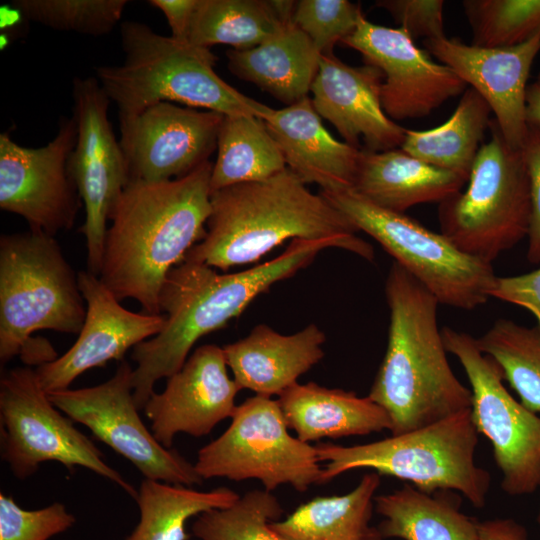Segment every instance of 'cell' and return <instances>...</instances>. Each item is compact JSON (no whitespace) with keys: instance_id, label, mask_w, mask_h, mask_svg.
<instances>
[{"instance_id":"obj_23","label":"cell","mask_w":540,"mask_h":540,"mask_svg":"<svg viewBox=\"0 0 540 540\" xmlns=\"http://www.w3.org/2000/svg\"><path fill=\"white\" fill-rule=\"evenodd\" d=\"M326 336L315 324L284 335L265 324L223 347L227 366L242 389L280 396L324 357Z\"/></svg>"},{"instance_id":"obj_13","label":"cell","mask_w":540,"mask_h":540,"mask_svg":"<svg viewBox=\"0 0 540 540\" xmlns=\"http://www.w3.org/2000/svg\"><path fill=\"white\" fill-rule=\"evenodd\" d=\"M133 368L122 360L114 375L92 387L48 393L74 422L130 461L145 479L192 487L203 479L176 449L165 448L143 423L132 387Z\"/></svg>"},{"instance_id":"obj_6","label":"cell","mask_w":540,"mask_h":540,"mask_svg":"<svg viewBox=\"0 0 540 540\" xmlns=\"http://www.w3.org/2000/svg\"><path fill=\"white\" fill-rule=\"evenodd\" d=\"M78 274L54 236L40 231L0 238V361L20 356L27 365L57 358L37 330L79 334L86 317Z\"/></svg>"},{"instance_id":"obj_12","label":"cell","mask_w":540,"mask_h":540,"mask_svg":"<svg viewBox=\"0 0 540 540\" xmlns=\"http://www.w3.org/2000/svg\"><path fill=\"white\" fill-rule=\"evenodd\" d=\"M441 333L469 380L471 419L491 442L502 490L509 496L534 493L540 487V416L508 392L501 367L479 349L476 338L447 326Z\"/></svg>"},{"instance_id":"obj_20","label":"cell","mask_w":540,"mask_h":540,"mask_svg":"<svg viewBox=\"0 0 540 540\" xmlns=\"http://www.w3.org/2000/svg\"><path fill=\"white\" fill-rule=\"evenodd\" d=\"M423 44L429 54L486 100L507 144L521 150L528 131V78L540 51V32L523 44L507 48L467 45L446 36L423 40Z\"/></svg>"},{"instance_id":"obj_21","label":"cell","mask_w":540,"mask_h":540,"mask_svg":"<svg viewBox=\"0 0 540 540\" xmlns=\"http://www.w3.org/2000/svg\"><path fill=\"white\" fill-rule=\"evenodd\" d=\"M383 75L375 67H354L332 54H322L311 86L312 103L320 117L334 125L344 142L363 150L382 152L400 148L406 129L384 112Z\"/></svg>"},{"instance_id":"obj_36","label":"cell","mask_w":540,"mask_h":540,"mask_svg":"<svg viewBox=\"0 0 540 540\" xmlns=\"http://www.w3.org/2000/svg\"><path fill=\"white\" fill-rule=\"evenodd\" d=\"M127 0H13L28 21L53 30L89 36L110 33L121 20Z\"/></svg>"},{"instance_id":"obj_2","label":"cell","mask_w":540,"mask_h":540,"mask_svg":"<svg viewBox=\"0 0 540 540\" xmlns=\"http://www.w3.org/2000/svg\"><path fill=\"white\" fill-rule=\"evenodd\" d=\"M343 249L339 241L291 240L274 259L234 273L219 274L214 268L184 259L167 275L159 298L165 312L163 329L133 348L134 402L144 409L154 385L182 368L194 344L238 317L259 295L275 283L294 276L326 248Z\"/></svg>"},{"instance_id":"obj_38","label":"cell","mask_w":540,"mask_h":540,"mask_svg":"<svg viewBox=\"0 0 540 540\" xmlns=\"http://www.w3.org/2000/svg\"><path fill=\"white\" fill-rule=\"evenodd\" d=\"M75 516L60 502L26 510L0 493V540H48L70 529Z\"/></svg>"},{"instance_id":"obj_17","label":"cell","mask_w":540,"mask_h":540,"mask_svg":"<svg viewBox=\"0 0 540 540\" xmlns=\"http://www.w3.org/2000/svg\"><path fill=\"white\" fill-rule=\"evenodd\" d=\"M223 118L215 111L160 102L121 122L119 142L130 181L180 178L209 161Z\"/></svg>"},{"instance_id":"obj_1","label":"cell","mask_w":540,"mask_h":540,"mask_svg":"<svg viewBox=\"0 0 540 540\" xmlns=\"http://www.w3.org/2000/svg\"><path fill=\"white\" fill-rule=\"evenodd\" d=\"M211 172L207 161L180 178L129 181L110 217L98 275L119 301L132 298L146 314H161L167 275L205 236Z\"/></svg>"},{"instance_id":"obj_10","label":"cell","mask_w":540,"mask_h":540,"mask_svg":"<svg viewBox=\"0 0 540 540\" xmlns=\"http://www.w3.org/2000/svg\"><path fill=\"white\" fill-rule=\"evenodd\" d=\"M1 458L18 480L54 461L69 472L86 468L115 483L134 500L138 491L113 467L74 421L49 399L35 370L15 367L0 380Z\"/></svg>"},{"instance_id":"obj_25","label":"cell","mask_w":540,"mask_h":540,"mask_svg":"<svg viewBox=\"0 0 540 540\" xmlns=\"http://www.w3.org/2000/svg\"><path fill=\"white\" fill-rule=\"evenodd\" d=\"M278 402L288 428L306 443L391 429V419L380 405L352 391L296 383Z\"/></svg>"},{"instance_id":"obj_44","label":"cell","mask_w":540,"mask_h":540,"mask_svg":"<svg viewBox=\"0 0 540 540\" xmlns=\"http://www.w3.org/2000/svg\"><path fill=\"white\" fill-rule=\"evenodd\" d=\"M526 119L528 124L540 126V71L527 88Z\"/></svg>"},{"instance_id":"obj_16","label":"cell","mask_w":540,"mask_h":540,"mask_svg":"<svg viewBox=\"0 0 540 540\" xmlns=\"http://www.w3.org/2000/svg\"><path fill=\"white\" fill-rule=\"evenodd\" d=\"M342 43L358 51L366 65L381 71V104L391 120L426 117L465 91L466 84L457 74L432 60L403 28L377 25L362 15Z\"/></svg>"},{"instance_id":"obj_39","label":"cell","mask_w":540,"mask_h":540,"mask_svg":"<svg viewBox=\"0 0 540 540\" xmlns=\"http://www.w3.org/2000/svg\"><path fill=\"white\" fill-rule=\"evenodd\" d=\"M375 4L385 9L414 41L445 37L442 0H381Z\"/></svg>"},{"instance_id":"obj_24","label":"cell","mask_w":540,"mask_h":540,"mask_svg":"<svg viewBox=\"0 0 540 540\" xmlns=\"http://www.w3.org/2000/svg\"><path fill=\"white\" fill-rule=\"evenodd\" d=\"M459 175L429 165L401 148L362 149L352 190L381 208L404 213L422 203L442 202L461 191Z\"/></svg>"},{"instance_id":"obj_18","label":"cell","mask_w":540,"mask_h":540,"mask_svg":"<svg viewBox=\"0 0 540 540\" xmlns=\"http://www.w3.org/2000/svg\"><path fill=\"white\" fill-rule=\"evenodd\" d=\"M78 282L87 305L78 338L63 355L35 370L47 393L68 389L91 368L122 360L129 349L156 336L166 321L162 314L125 309L100 278L89 271L78 272Z\"/></svg>"},{"instance_id":"obj_27","label":"cell","mask_w":540,"mask_h":540,"mask_svg":"<svg viewBox=\"0 0 540 540\" xmlns=\"http://www.w3.org/2000/svg\"><path fill=\"white\" fill-rule=\"evenodd\" d=\"M451 490L424 492L404 484L376 495L377 525L382 537L402 540H478V520L460 510L461 499Z\"/></svg>"},{"instance_id":"obj_4","label":"cell","mask_w":540,"mask_h":540,"mask_svg":"<svg viewBox=\"0 0 540 540\" xmlns=\"http://www.w3.org/2000/svg\"><path fill=\"white\" fill-rule=\"evenodd\" d=\"M385 293L390 312L388 342L368 397L388 413L391 435L470 409L472 392L447 359L436 297L395 261Z\"/></svg>"},{"instance_id":"obj_22","label":"cell","mask_w":540,"mask_h":540,"mask_svg":"<svg viewBox=\"0 0 540 540\" xmlns=\"http://www.w3.org/2000/svg\"><path fill=\"white\" fill-rule=\"evenodd\" d=\"M287 167L305 184L323 192L352 189L362 149L336 140L324 127L312 100L306 97L263 119Z\"/></svg>"},{"instance_id":"obj_40","label":"cell","mask_w":540,"mask_h":540,"mask_svg":"<svg viewBox=\"0 0 540 540\" xmlns=\"http://www.w3.org/2000/svg\"><path fill=\"white\" fill-rule=\"evenodd\" d=\"M530 181L531 215L528 231L527 260L540 263V126L528 124L522 147Z\"/></svg>"},{"instance_id":"obj_37","label":"cell","mask_w":540,"mask_h":540,"mask_svg":"<svg viewBox=\"0 0 540 540\" xmlns=\"http://www.w3.org/2000/svg\"><path fill=\"white\" fill-rule=\"evenodd\" d=\"M362 15L360 5L347 0H300L292 22L321 54H332L334 46L355 30Z\"/></svg>"},{"instance_id":"obj_29","label":"cell","mask_w":540,"mask_h":540,"mask_svg":"<svg viewBox=\"0 0 540 540\" xmlns=\"http://www.w3.org/2000/svg\"><path fill=\"white\" fill-rule=\"evenodd\" d=\"M295 4L287 0H197L187 41L206 48H254L292 21Z\"/></svg>"},{"instance_id":"obj_41","label":"cell","mask_w":540,"mask_h":540,"mask_svg":"<svg viewBox=\"0 0 540 540\" xmlns=\"http://www.w3.org/2000/svg\"><path fill=\"white\" fill-rule=\"evenodd\" d=\"M491 298L528 310L537 320L540 330V268L522 275L497 277Z\"/></svg>"},{"instance_id":"obj_19","label":"cell","mask_w":540,"mask_h":540,"mask_svg":"<svg viewBox=\"0 0 540 540\" xmlns=\"http://www.w3.org/2000/svg\"><path fill=\"white\" fill-rule=\"evenodd\" d=\"M227 368L223 348L202 345L167 378L162 392L150 396L143 410L160 444L171 449L179 433L208 435L218 423L233 416L241 389Z\"/></svg>"},{"instance_id":"obj_5","label":"cell","mask_w":540,"mask_h":540,"mask_svg":"<svg viewBox=\"0 0 540 540\" xmlns=\"http://www.w3.org/2000/svg\"><path fill=\"white\" fill-rule=\"evenodd\" d=\"M124 61L98 66L95 77L118 108L119 122L160 102H178L224 116L264 119L272 110L224 81L215 71L210 48L154 32L137 21L121 24Z\"/></svg>"},{"instance_id":"obj_33","label":"cell","mask_w":540,"mask_h":540,"mask_svg":"<svg viewBox=\"0 0 540 540\" xmlns=\"http://www.w3.org/2000/svg\"><path fill=\"white\" fill-rule=\"evenodd\" d=\"M479 349L501 367L504 379L530 411L540 413V330L498 319L477 339Z\"/></svg>"},{"instance_id":"obj_11","label":"cell","mask_w":540,"mask_h":540,"mask_svg":"<svg viewBox=\"0 0 540 540\" xmlns=\"http://www.w3.org/2000/svg\"><path fill=\"white\" fill-rule=\"evenodd\" d=\"M278 400L255 395L231 417L229 427L203 446L194 463L203 480H258L272 492L290 485L298 492L320 484L322 465L316 446L289 433Z\"/></svg>"},{"instance_id":"obj_7","label":"cell","mask_w":540,"mask_h":540,"mask_svg":"<svg viewBox=\"0 0 540 540\" xmlns=\"http://www.w3.org/2000/svg\"><path fill=\"white\" fill-rule=\"evenodd\" d=\"M477 444L478 432L470 409L371 443H319L318 458L325 462L320 484L365 468L410 482L427 493L456 491L474 507L481 508L486 504L491 476L475 462Z\"/></svg>"},{"instance_id":"obj_8","label":"cell","mask_w":540,"mask_h":540,"mask_svg":"<svg viewBox=\"0 0 540 540\" xmlns=\"http://www.w3.org/2000/svg\"><path fill=\"white\" fill-rule=\"evenodd\" d=\"M466 189L439 203L441 233L462 252L492 263L527 237L530 181L523 152L510 147L495 120Z\"/></svg>"},{"instance_id":"obj_30","label":"cell","mask_w":540,"mask_h":540,"mask_svg":"<svg viewBox=\"0 0 540 540\" xmlns=\"http://www.w3.org/2000/svg\"><path fill=\"white\" fill-rule=\"evenodd\" d=\"M492 110L473 88L466 89L450 118L429 130H408L401 149L468 181Z\"/></svg>"},{"instance_id":"obj_45","label":"cell","mask_w":540,"mask_h":540,"mask_svg":"<svg viewBox=\"0 0 540 540\" xmlns=\"http://www.w3.org/2000/svg\"><path fill=\"white\" fill-rule=\"evenodd\" d=\"M537 523H538V524H539V526H540V510H539V513H538V515H537Z\"/></svg>"},{"instance_id":"obj_31","label":"cell","mask_w":540,"mask_h":540,"mask_svg":"<svg viewBox=\"0 0 540 540\" xmlns=\"http://www.w3.org/2000/svg\"><path fill=\"white\" fill-rule=\"evenodd\" d=\"M287 168L283 154L263 119L224 116L212 164L211 192L272 177Z\"/></svg>"},{"instance_id":"obj_3","label":"cell","mask_w":540,"mask_h":540,"mask_svg":"<svg viewBox=\"0 0 540 540\" xmlns=\"http://www.w3.org/2000/svg\"><path fill=\"white\" fill-rule=\"evenodd\" d=\"M306 185L287 167L264 180L211 192L205 236L185 259L225 271L257 262L288 239H333L373 261V247L353 224Z\"/></svg>"},{"instance_id":"obj_34","label":"cell","mask_w":540,"mask_h":540,"mask_svg":"<svg viewBox=\"0 0 540 540\" xmlns=\"http://www.w3.org/2000/svg\"><path fill=\"white\" fill-rule=\"evenodd\" d=\"M283 512L272 492L255 489L240 495L228 507L198 515L192 534L198 540H283L271 526Z\"/></svg>"},{"instance_id":"obj_43","label":"cell","mask_w":540,"mask_h":540,"mask_svg":"<svg viewBox=\"0 0 540 540\" xmlns=\"http://www.w3.org/2000/svg\"><path fill=\"white\" fill-rule=\"evenodd\" d=\"M478 540H531L526 528L512 518L478 522Z\"/></svg>"},{"instance_id":"obj_28","label":"cell","mask_w":540,"mask_h":540,"mask_svg":"<svg viewBox=\"0 0 540 540\" xmlns=\"http://www.w3.org/2000/svg\"><path fill=\"white\" fill-rule=\"evenodd\" d=\"M380 483L381 475L368 472L350 492L314 497L272 529L283 540H384L371 524Z\"/></svg>"},{"instance_id":"obj_9","label":"cell","mask_w":540,"mask_h":540,"mask_svg":"<svg viewBox=\"0 0 540 540\" xmlns=\"http://www.w3.org/2000/svg\"><path fill=\"white\" fill-rule=\"evenodd\" d=\"M320 193L357 231L375 239L439 303L472 310L491 298L497 278L491 263L462 252L442 233L404 213L376 206L352 189Z\"/></svg>"},{"instance_id":"obj_42","label":"cell","mask_w":540,"mask_h":540,"mask_svg":"<svg viewBox=\"0 0 540 540\" xmlns=\"http://www.w3.org/2000/svg\"><path fill=\"white\" fill-rule=\"evenodd\" d=\"M148 3L166 17L173 38L187 41L197 0H150Z\"/></svg>"},{"instance_id":"obj_35","label":"cell","mask_w":540,"mask_h":540,"mask_svg":"<svg viewBox=\"0 0 540 540\" xmlns=\"http://www.w3.org/2000/svg\"><path fill=\"white\" fill-rule=\"evenodd\" d=\"M462 7L475 46L513 47L540 32V0H465Z\"/></svg>"},{"instance_id":"obj_14","label":"cell","mask_w":540,"mask_h":540,"mask_svg":"<svg viewBox=\"0 0 540 540\" xmlns=\"http://www.w3.org/2000/svg\"><path fill=\"white\" fill-rule=\"evenodd\" d=\"M72 95L77 137L67 167L85 209L79 232L86 240L87 271L98 276L107 221L130 179L123 150L108 117L111 101L97 78L75 77Z\"/></svg>"},{"instance_id":"obj_32","label":"cell","mask_w":540,"mask_h":540,"mask_svg":"<svg viewBox=\"0 0 540 540\" xmlns=\"http://www.w3.org/2000/svg\"><path fill=\"white\" fill-rule=\"evenodd\" d=\"M240 495L220 486L208 491L143 479L137 497L139 521L125 540H188L186 522L232 505Z\"/></svg>"},{"instance_id":"obj_15","label":"cell","mask_w":540,"mask_h":540,"mask_svg":"<svg viewBox=\"0 0 540 540\" xmlns=\"http://www.w3.org/2000/svg\"><path fill=\"white\" fill-rule=\"evenodd\" d=\"M76 137L73 116L61 117L56 136L38 148L1 133L0 208L50 236L71 229L82 203L67 167Z\"/></svg>"},{"instance_id":"obj_26","label":"cell","mask_w":540,"mask_h":540,"mask_svg":"<svg viewBox=\"0 0 540 540\" xmlns=\"http://www.w3.org/2000/svg\"><path fill=\"white\" fill-rule=\"evenodd\" d=\"M321 53L292 21L262 44L227 53L228 68L288 105L308 97Z\"/></svg>"}]
</instances>
